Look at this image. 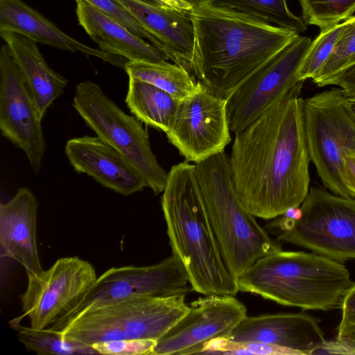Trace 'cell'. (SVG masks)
Masks as SVG:
<instances>
[{
    "label": "cell",
    "mask_w": 355,
    "mask_h": 355,
    "mask_svg": "<svg viewBox=\"0 0 355 355\" xmlns=\"http://www.w3.org/2000/svg\"><path fill=\"white\" fill-rule=\"evenodd\" d=\"M162 209L172 254L185 268L193 291L235 296L238 281L225 265L196 178L195 164L184 161L168 173Z\"/></svg>",
    "instance_id": "3957f363"
},
{
    "label": "cell",
    "mask_w": 355,
    "mask_h": 355,
    "mask_svg": "<svg viewBox=\"0 0 355 355\" xmlns=\"http://www.w3.org/2000/svg\"><path fill=\"white\" fill-rule=\"evenodd\" d=\"M33 96L11 52L0 49V130L26 155L35 171H40L46 143Z\"/></svg>",
    "instance_id": "9a60e30c"
},
{
    "label": "cell",
    "mask_w": 355,
    "mask_h": 355,
    "mask_svg": "<svg viewBox=\"0 0 355 355\" xmlns=\"http://www.w3.org/2000/svg\"><path fill=\"white\" fill-rule=\"evenodd\" d=\"M8 46L42 119L48 108L64 92L68 80L46 63L37 42L18 33L0 32Z\"/></svg>",
    "instance_id": "7402d4cb"
},
{
    "label": "cell",
    "mask_w": 355,
    "mask_h": 355,
    "mask_svg": "<svg viewBox=\"0 0 355 355\" xmlns=\"http://www.w3.org/2000/svg\"><path fill=\"white\" fill-rule=\"evenodd\" d=\"M65 154L74 170L123 196L147 187L141 174L118 150L98 137L83 136L67 141Z\"/></svg>",
    "instance_id": "e0dca14e"
},
{
    "label": "cell",
    "mask_w": 355,
    "mask_h": 355,
    "mask_svg": "<svg viewBox=\"0 0 355 355\" xmlns=\"http://www.w3.org/2000/svg\"><path fill=\"white\" fill-rule=\"evenodd\" d=\"M300 2L304 21L318 26L321 31L348 19L355 12V0H300Z\"/></svg>",
    "instance_id": "4316f807"
},
{
    "label": "cell",
    "mask_w": 355,
    "mask_h": 355,
    "mask_svg": "<svg viewBox=\"0 0 355 355\" xmlns=\"http://www.w3.org/2000/svg\"><path fill=\"white\" fill-rule=\"evenodd\" d=\"M311 42L299 35L230 96L226 110L231 132L243 130L302 82L298 72Z\"/></svg>",
    "instance_id": "7c38bea8"
},
{
    "label": "cell",
    "mask_w": 355,
    "mask_h": 355,
    "mask_svg": "<svg viewBox=\"0 0 355 355\" xmlns=\"http://www.w3.org/2000/svg\"><path fill=\"white\" fill-rule=\"evenodd\" d=\"M18 322L12 320L10 325L16 330L18 339L28 351L46 355L99 354L93 346L67 338L58 331L50 328L36 329L26 327Z\"/></svg>",
    "instance_id": "d4e9b609"
},
{
    "label": "cell",
    "mask_w": 355,
    "mask_h": 355,
    "mask_svg": "<svg viewBox=\"0 0 355 355\" xmlns=\"http://www.w3.org/2000/svg\"><path fill=\"white\" fill-rule=\"evenodd\" d=\"M303 83L235 134L228 158L230 175L240 200L255 217L280 216L299 207L309 193Z\"/></svg>",
    "instance_id": "6da1fadb"
},
{
    "label": "cell",
    "mask_w": 355,
    "mask_h": 355,
    "mask_svg": "<svg viewBox=\"0 0 355 355\" xmlns=\"http://www.w3.org/2000/svg\"><path fill=\"white\" fill-rule=\"evenodd\" d=\"M185 296L128 297L89 311L59 331L92 346L123 339L157 341L189 311Z\"/></svg>",
    "instance_id": "8992f818"
},
{
    "label": "cell",
    "mask_w": 355,
    "mask_h": 355,
    "mask_svg": "<svg viewBox=\"0 0 355 355\" xmlns=\"http://www.w3.org/2000/svg\"><path fill=\"white\" fill-rule=\"evenodd\" d=\"M344 182L352 196L355 198V153H349L345 155Z\"/></svg>",
    "instance_id": "836d02e7"
},
{
    "label": "cell",
    "mask_w": 355,
    "mask_h": 355,
    "mask_svg": "<svg viewBox=\"0 0 355 355\" xmlns=\"http://www.w3.org/2000/svg\"><path fill=\"white\" fill-rule=\"evenodd\" d=\"M347 26V20L321 31L311 42L298 72L300 80H312L318 75L331 55Z\"/></svg>",
    "instance_id": "83f0119b"
},
{
    "label": "cell",
    "mask_w": 355,
    "mask_h": 355,
    "mask_svg": "<svg viewBox=\"0 0 355 355\" xmlns=\"http://www.w3.org/2000/svg\"><path fill=\"white\" fill-rule=\"evenodd\" d=\"M299 1H300V0H299Z\"/></svg>",
    "instance_id": "8d00e7d4"
},
{
    "label": "cell",
    "mask_w": 355,
    "mask_h": 355,
    "mask_svg": "<svg viewBox=\"0 0 355 355\" xmlns=\"http://www.w3.org/2000/svg\"><path fill=\"white\" fill-rule=\"evenodd\" d=\"M121 24L139 37L148 40L154 46L164 51L159 41L147 31L116 0H85ZM166 52V51H165Z\"/></svg>",
    "instance_id": "f546056e"
},
{
    "label": "cell",
    "mask_w": 355,
    "mask_h": 355,
    "mask_svg": "<svg viewBox=\"0 0 355 355\" xmlns=\"http://www.w3.org/2000/svg\"><path fill=\"white\" fill-rule=\"evenodd\" d=\"M226 338L259 342L306 355L317 354L326 343L319 320L305 313L246 315Z\"/></svg>",
    "instance_id": "2e32d148"
},
{
    "label": "cell",
    "mask_w": 355,
    "mask_h": 355,
    "mask_svg": "<svg viewBox=\"0 0 355 355\" xmlns=\"http://www.w3.org/2000/svg\"><path fill=\"white\" fill-rule=\"evenodd\" d=\"M124 70L129 78H135L153 85L178 101L190 95L198 86V80L187 69L167 61H128Z\"/></svg>",
    "instance_id": "cb8c5ba5"
},
{
    "label": "cell",
    "mask_w": 355,
    "mask_h": 355,
    "mask_svg": "<svg viewBox=\"0 0 355 355\" xmlns=\"http://www.w3.org/2000/svg\"><path fill=\"white\" fill-rule=\"evenodd\" d=\"M157 340L153 339H123L94 344L99 354L146 355L152 354Z\"/></svg>",
    "instance_id": "4dcf8cb0"
},
{
    "label": "cell",
    "mask_w": 355,
    "mask_h": 355,
    "mask_svg": "<svg viewBox=\"0 0 355 355\" xmlns=\"http://www.w3.org/2000/svg\"><path fill=\"white\" fill-rule=\"evenodd\" d=\"M163 6L189 13L192 8V4L189 0H151Z\"/></svg>",
    "instance_id": "e575fe53"
},
{
    "label": "cell",
    "mask_w": 355,
    "mask_h": 355,
    "mask_svg": "<svg viewBox=\"0 0 355 355\" xmlns=\"http://www.w3.org/2000/svg\"><path fill=\"white\" fill-rule=\"evenodd\" d=\"M195 171L225 265L238 280L258 259L282 248L240 200L225 151L195 163Z\"/></svg>",
    "instance_id": "5b68a950"
},
{
    "label": "cell",
    "mask_w": 355,
    "mask_h": 355,
    "mask_svg": "<svg viewBox=\"0 0 355 355\" xmlns=\"http://www.w3.org/2000/svg\"><path fill=\"white\" fill-rule=\"evenodd\" d=\"M72 105L97 137L135 168L155 194L163 192L168 173L154 155L141 121L124 112L98 84L90 80L76 85Z\"/></svg>",
    "instance_id": "9c48e42d"
},
{
    "label": "cell",
    "mask_w": 355,
    "mask_h": 355,
    "mask_svg": "<svg viewBox=\"0 0 355 355\" xmlns=\"http://www.w3.org/2000/svg\"><path fill=\"white\" fill-rule=\"evenodd\" d=\"M37 202L32 191L23 187L0 205V243L6 256L24 267L26 273L43 271L37 246Z\"/></svg>",
    "instance_id": "ac0fdd59"
},
{
    "label": "cell",
    "mask_w": 355,
    "mask_h": 355,
    "mask_svg": "<svg viewBox=\"0 0 355 355\" xmlns=\"http://www.w3.org/2000/svg\"><path fill=\"white\" fill-rule=\"evenodd\" d=\"M347 103L351 113L352 114L355 119V96H347Z\"/></svg>",
    "instance_id": "d590c367"
},
{
    "label": "cell",
    "mask_w": 355,
    "mask_h": 355,
    "mask_svg": "<svg viewBox=\"0 0 355 355\" xmlns=\"http://www.w3.org/2000/svg\"><path fill=\"white\" fill-rule=\"evenodd\" d=\"M0 32L18 33L37 43L96 57L123 69L128 62L73 38L22 0H0Z\"/></svg>",
    "instance_id": "d6986e66"
},
{
    "label": "cell",
    "mask_w": 355,
    "mask_h": 355,
    "mask_svg": "<svg viewBox=\"0 0 355 355\" xmlns=\"http://www.w3.org/2000/svg\"><path fill=\"white\" fill-rule=\"evenodd\" d=\"M125 103L140 121L168 132L180 101L168 92L135 78H129Z\"/></svg>",
    "instance_id": "603a6c76"
},
{
    "label": "cell",
    "mask_w": 355,
    "mask_h": 355,
    "mask_svg": "<svg viewBox=\"0 0 355 355\" xmlns=\"http://www.w3.org/2000/svg\"><path fill=\"white\" fill-rule=\"evenodd\" d=\"M226 103L199 80L197 89L179 101L166 135L185 161L199 162L224 151L230 143Z\"/></svg>",
    "instance_id": "4fadbf2b"
},
{
    "label": "cell",
    "mask_w": 355,
    "mask_h": 355,
    "mask_svg": "<svg viewBox=\"0 0 355 355\" xmlns=\"http://www.w3.org/2000/svg\"><path fill=\"white\" fill-rule=\"evenodd\" d=\"M116 1L159 41L171 60L190 72L193 27L189 13L151 0Z\"/></svg>",
    "instance_id": "ffe728a7"
},
{
    "label": "cell",
    "mask_w": 355,
    "mask_h": 355,
    "mask_svg": "<svg viewBox=\"0 0 355 355\" xmlns=\"http://www.w3.org/2000/svg\"><path fill=\"white\" fill-rule=\"evenodd\" d=\"M340 309L341 319L337 328L336 338L355 333V282L345 292Z\"/></svg>",
    "instance_id": "1f68e13d"
},
{
    "label": "cell",
    "mask_w": 355,
    "mask_h": 355,
    "mask_svg": "<svg viewBox=\"0 0 355 355\" xmlns=\"http://www.w3.org/2000/svg\"><path fill=\"white\" fill-rule=\"evenodd\" d=\"M237 281L239 291L284 306L324 311L340 309L353 283L342 262L282 249L258 259Z\"/></svg>",
    "instance_id": "277c9868"
},
{
    "label": "cell",
    "mask_w": 355,
    "mask_h": 355,
    "mask_svg": "<svg viewBox=\"0 0 355 355\" xmlns=\"http://www.w3.org/2000/svg\"><path fill=\"white\" fill-rule=\"evenodd\" d=\"M79 24L100 49L129 62H161L169 59L162 49L134 34L126 27L85 0H74Z\"/></svg>",
    "instance_id": "44dd1931"
},
{
    "label": "cell",
    "mask_w": 355,
    "mask_h": 355,
    "mask_svg": "<svg viewBox=\"0 0 355 355\" xmlns=\"http://www.w3.org/2000/svg\"><path fill=\"white\" fill-rule=\"evenodd\" d=\"M190 72L212 94L230 96L300 35L208 0H189Z\"/></svg>",
    "instance_id": "7a4b0ae2"
},
{
    "label": "cell",
    "mask_w": 355,
    "mask_h": 355,
    "mask_svg": "<svg viewBox=\"0 0 355 355\" xmlns=\"http://www.w3.org/2000/svg\"><path fill=\"white\" fill-rule=\"evenodd\" d=\"M191 291L185 268L173 254L154 265L113 267L97 277L75 309L49 328L59 331L89 311L128 297H170Z\"/></svg>",
    "instance_id": "30bf717a"
},
{
    "label": "cell",
    "mask_w": 355,
    "mask_h": 355,
    "mask_svg": "<svg viewBox=\"0 0 355 355\" xmlns=\"http://www.w3.org/2000/svg\"><path fill=\"white\" fill-rule=\"evenodd\" d=\"M326 85H338L347 97L355 96V64L326 80L321 87Z\"/></svg>",
    "instance_id": "d6a6232c"
},
{
    "label": "cell",
    "mask_w": 355,
    "mask_h": 355,
    "mask_svg": "<svg viewBox=\"0 0 355 355\" xmlns=\"http://www.w3.org/2000/svg\"><path fill=\"white\" fill-rule=\"evenodd\" d=\"M355 64V16L347 19V26L333 52L313 82L318 87L328 78Z\"/></svg>",
    "instance_id": "f1b7e54d"
},
{
    "label": "cell",
    "mask_w": 355,
    "mask_h": 355,
    "mask_svg": "<svg viewBox=\"0 0 355 355\" xmlns=\"http://www.w3.org/2000/svg\"><path fill=\"white\" fill-rule=\"evenodd\" d=\"M247 315L235 296L205 295L157 341L151 355L201 354L210 341L226 338Z\"/></svg>",
    "instance_id": "5bb4252c"
},
{
    "label": "cell",
    "mask_w": 355,
    "mask_h": 355,
    "mask_svg": "<svg viewBox=\"0 0 355 355\" xmlns=\"http://www.w3.org/2000/svg\"><path fill=\"white\" fill-rule=\"evenodd\" d=\"M306 138L311 161L324 187L334 194L354 198L344 182V161L355 153V119L341 88L304 99Z\"/></svg>",
    "instance_id": "ba28073f"
},
{
    "label": "cell",
    "mask_w": 355,
    "mask_h": 355,
    "mask_svg": "<svg viewBox=\"0 0 355 355\" xmlns=\"http://www.w3.org/2000/svg\"><path fill=\"white\" fill-rule=\"evenodd\" d=\"M213 6L232 9L275 26L300 33L306 24L289 9L286 0H208Z\"/></svg>",
    "instance_id": "484cf974"
},
{
    "label": "cell",
    "mask_w": 355,
    "mask_h": 355,
    "mask_svg": "<svg viewBox=\"0 0 355 355\" xmlns=\"http://www.w3.org/2000/svg\"><path fill=\"white\" fill-rule=\"evenodd\" d=\"M300 216L268 224L277 229V241L310 250L343 263L355 259V198L311 187L300 206Z\"/></svg>",
    "instance_id": "52a82bcc"
},
{
    "label": "cell",
    "mask_w": 355,
    "mask_h": 355,
    "mask_svg": "<svg viewBox=\"0 0 355 355\" xmlns=\"http://www.w3.org/2000/svg\"><path fill=\"white\" fill-rule=\"evenodd\" d=\"M27 277L21 297L22 316L36 329L49 328L66 318L97 279L94 266L78 257L58 259L48 270Z\"/></svg>",
    "instance_id": "8fae6325"
}]
</instances>
